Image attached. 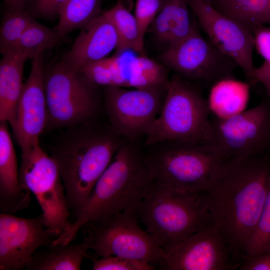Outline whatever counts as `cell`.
<instances>
[{"label":"cell","instance_id":"obj_22","mask_svg":"<svg viewBox=\"0 0 270 270\" xmlns=\"http://www.w3.org/2000/svg\"><path fill=\"white\" fill-rule=\"evenodd\" d=\"M250 84L234 78L221 80L210 88L208 99L210 112L226 118L244 110L249 98Z\"/></svg>","mask_w":270,"mask_h":270},{"label":"cell","instance_id":"obj_2","mask_svg":"<svg viewBox=\"0 0 270 270\" xmlns=\"http://www.w3.org/2000/svg\"><path fill=\"white\" fill-rule=\"evenodd\" d=\"M127 140L98 118L64 128L50 148L64 183L67 204L76 218L98 179Z\"/></svg>","mask_w":270,"mask_h":270},{"label":"cell","instance_id":"obj_14","mask_svg":"<svg viewBox=\"0 0 270 270\" xmlns=\"http://www.w3.org/2000/svg\"><path fill=\"white\" fill-rule=\"evenodd\" d=\"M56 238L45 226L42 214L31 218L0 214V270H22L34 253Z\"/></svg>","mask_w":270,"mask_h":270},{"label":"cell","instance_id":"obj_23","mask_svg":"<svg viewBox=\"0 0 270 270\" xmlns=\"http://www.w3.org/2000/svg\"><path fill=\"white\" fill-rule=\"evenodd\" d=\"M212 4L252 32L258 26L270 24V0H217Z\"/></svg>","mask_w":270,"mask_h":270},{"label":"cell","instance_id":"obj_39","mask_svg":"<svg viewBox=\"0 0 270 270\" xmlns=\"http://www.w3.org/2000/svg\"><path fill=\"white\" fill-rule=\"evenodd\" d=\"M268 96H269V97L270 98V94H268Z\"/></svg>","mask_w":270,"mask_h":270},{"label":"cell","instance_id":"obj_34","mask_svg":"<svg viewBox=\"0 0 270 270\" xmlns=\"http://www.w3.org/2000/svg\"><path fill=\"white\" fill-rule=\"evenodd\" d=\"M254 40V48L264 61L270 62V28L264 25L258 26L252 30Z\"/></svg>","mask_w":270,"mask_h":270},{"label":"cell","instance_id":"obj_15","mask_svg":"<svg viewBox=\"0 0 270 270\" xmlns=\"http://www.w3.org/2000/svg\"><path fill=\"white\" fill-rule=\"evenodd\" d=\"M236 266L222 238L210 226L192 234L167 253L158 268L165 270H226Z\"/></svg>","mask_w":270,"mask_h":270},{"label":"cell","instance_id":"obj_13","mask_svg":"<svg viewBox=\"0 0 270 270\" xmlns=\"http://www.w3.org/2000/svg\"><path fill=\"white\" fill-rule=\"evenodd\" d=\"M189 8L208 38L238 64L251 86L256 83L254 72L252 32L242 24L218 11L206 0H186Z\"/></svg>","mask_w":270,"mask_h":270},{"label":"cell","instance_id":"obj_27","mask_svg":"<svg viewBox=\"0 0 270 270\" xmlns=\"http://www.w3.org/2000/svg\"><path fill=\"white\" fill-rule=\"evenodd\" d=\"M62 40L56 28H50L34 20L26 30L13 49L26 59L54 48Z\"/></svg>","mask_w":270,"mask_h":270},{"label":"cell","instance_id":"obj_38","mask_svg":"<svg viewBox=\"0 0 270 270\" xmlns=\"http://www.w3.org/2000/svg\"></svg>","mask_w":270,"mask_h":270},{"label":"cell","instance_id":"obj_5","mask_svg":"<svg viewBox=\"0 0 270 270\" xmlns=\"http://www.w3.org/2000/svg\"><path fill=\"white\" fill-rule=\"evenodd\" d=\"M145 146L152 182L184 192H204L225 160L206 144L163 141Z\"/></svg>","mask_w":270,"mask_h":270},{"label":"cell","instance_id":"obj_35","mask_svg":"<svg viewBox=\"0 0 270 270\" xmlns=\"http://www.w3.org/2000/svg\"><path fill=\"white\" fill-rule=\"evenodd\" d=\"M242 270H270V252L244 257L240 264Z\"/></svg>","mask_w":270,"mask_h":270},{"label":"cell","instance_id":"obj_8","mask_svg":"<svg viewBox=\"0 0 270 270\" xmlns=\"http://www.w3.org/2000/svg\"><path fill=\"white\" fill-rule=\"evenodd\" d=\"M136 207L88 222L80 228L83 241L94 258L116 256L148 263L158 268L166 254L139 225Z\"/></svg>","mask_w":270,"mask_h":270},{"label":"cell","instance_id":"obj_30","mask_svg":"<svg viewBox=\"0 0 270 270\" xmlns=\"http://www.w3.org/2000/svg\"><path fill=\"white\" fill-rule=\"evenodd\" d=\"M267 252H270V175L266 201L256 225L244 246L242 258Z\"/></svg>","mask_w":270,"mask_h":270},{"label":"cell","instance_id":"obj_6","mask_svg":"<svg viewBox=\"0 0 270 270\" xmlns=\"http://www.w3.org/2000/svg\"><path fill=\"white\" fill-rule=\"evenodd\" d=\"M44 85L46 130L67 128L98 118L104 106L102 87L62 58L44 66Z\"/></svg>","mask_w":270,"mask_h":270},{"label":"cell","instance_id":"obj_4","mask_svg":"<svg viewBox=\"0 0 270 270\" xmlns=\"http://www.w3.org/2000/svg\"><path fill=\"white\" fill-rule=\"evenodd\" d=\"M139 220L166 254L196 232L211 226L204 192L152 185L136 206Z\"/></svg>","mask_w":270,"mask_h":270},{"label":"cell","instance_id":"obj_3","mask_svg":"<svg viewBox=\"0 0 270 270\" xmlns=\"http://www.w3.org/2000/svg\"><path fill=\"white\" fill-rule=\"evenodd\" d=\"M152 185L144 150L138 142L127 140L98 179L74 222L53 244H66L76 238L78 230L88 222L136 207Z\"/></svg>","mask_w":270,"mask_h":270},{"label":"cell","instance_id":"obj_10","mask_svg":"<svg viewBox=\"0 0 270 270\" xmlns=\"http://www.w3.org/2000/svg\"><path fill=\"white\" fill-rule=\"evenodd\" d=\"M208 144L225 160L245 158L270 150V98L226 118H211Z\"/></svg>","mask_w":270,"mask_h":270},{"label":"cell","instance_id":"obj_11","mask_svg":"<svg viewBox=\"0 0 270 270\" xmlns=\"http://www.w3.org/2000/svg\"><path fill=\"white\" fill-rule=\"evenodd\" d=\"M162 63L174 74L200 86L212 87L218 82L234 78L239 68L196 28L188 36L168 47L159 56Z\"/></svg>","mask_w":270,"mask_h":270},{"label":"cell","instance_id":"obj_20","mask_svg":"<svg viewBox=\"0 0 270 270\" xmlns=\"http://www.w3.org/2000/svg\"><path fill=\"white\" fill-rule=\"evenodd\" d=\"M186 0H166L152 26L154 36L167 48L184 39L196 28L190 16Z\"/></svg>","mask_w":270,"mask_h":270},{"label":"cell","instance_id":"obj_33","mask_svg":"<svg viewBox=\"0 0 270 270\" xmlns=\"http://www.w3.org/2000/svg\"><path fill=\"white\" fill-rule=\"evenodd\" d=\"M68 0H29L24 10L34 18L54 20Z\"/></svg>","mask_w":270,"mask_h":270},{"label":"cell","instance_id":"obj_37","mask_svg":"<svg viewBox=\"0 0 270 270\" xmlns=\"http://www.w3.org/2000/svg\"><path fill=\"white\" fill-rule=\"evenodd\" d=\"M206 0L209 2L211 4H212L213 2L216 1L217 0Z\"/></svg>","mask_w":270,"mask_h":270},{"label":"cell","instance_id":"obj_9","mask_svg":"<svg viewBox=\"0 0 270 270\" xmlns=\"http://www.w3.org/2000/svg\"><path fill=\"white\" fill-rule=\"evenodd\" d=\"M18 170L22 187L32 192L42 210L45 226L55 238L70 226L71 214L65 189L54 160L39 143L22 148Z\"/></svg>","mask_w":270,"mask_h":270},{"label":"cell","instance_id":"obj_31","mask_svg":"<svg viewBox=\"0 0 270 270\" xmlns=\"http://www.w3.org/2000/svg\"><path fill=\"white\" fill-rule=\"evenodd\" d=\"M166 0H136L134 16L139 31L140 48L144 53V36L163 8Z\"/></svg>","mask_w":270,"mask_h":270},{"label":"cell","instance_id":"obj_36","mask_svg":"<svg viewBox=\"0 0 270 270\" xmlns=\"http://www.w3.org/2000/svg\"><path fill=\"white\" fill-rule=\"evenodd\" d=\"M6 7L18 10H24L25 6L29 0H4Z\"/></svg>","mask_w":270,"mask_h":270},{"label":"cell","instance_id":"obj_7","mask_svg":"<svg viewBox=\"0 0 270 270\" xmlns=\"http://www.w3.org/2000/svg\"><path fill=\"white\" fill-rule=\"evenodd\" d=\"M210 114L200 86L174 74L161 112L145 136L144 146L163 141L207 144L210 134Z\"/></svg>","mask_w":270,"mask_h":270},{"label":"cell","instance_id":"obj_32","mask_svg":"<svg viewBox=\"0 0 270 270\" xmlns=\"http://www.w3.org/2000/svg\"><path fill=\"white\" fill-rule=\"evenodd\" d=\"M92 260L93 270H153L156 268L148 263L120 256H108Z\"/></svg>","mask_w":270,"mask_h":270},{"label":"cell","instance_id":"obj_18","mask_svg":"<svg viewBox=\"0 0 270 270\" xmlns=\"http://www.w3.org/2000/svg\"><path fill=\"white\" fill-rule=\"evenodd\" d=\"M7 122H0V209L13 214L30 204V192L21 186L14 148Z\"/></svg>","mask_w":270,"mask_h":270},{"label":"cell","instance_id":"obj_16","mask_svg":"<svg viewBox=\"0 0 270 270\" xmlns=\"http://www.w3.org/2000/svg\"><path fill=\"white\" fill-rule=\"evenodd\" d=\"M43 54L32 59L30 72L18 103L15 120L11 126L21 148L39 143L40 136L47 126Z\"/></svg>","mask_w":270,"mask_h":270},{"label":"cell","instance_id":"obj_19","mask_svg":"<svg viewBox=\"0 0 270 270\" xmlns=\"http://www.w3.org/2000/svg\"><path fill=\"white\" fill-rule=\"evenodd\" d=\"M0 61V122L15 120L18 103L24 83V64L27 60L13 52L2 54Z\"/></svg>","mask_w":270,"mask_h":270},{"label":"cell","instance_id":"obj_29","mask_svg":"<svg viewBox=\"0 0 270 270\" xmlns=\"http://www.w3.org/2000/svg\"><path fill=\"white\" fill-rule=\"evenodd\" d=\"M36 20L24 10L6 7L0 28L1 54L12 50L24 32Z\"/></svg>","mask_w":270,"mask_h":270},{"label":"cell","instance_id":"obj_24","mask_svg":"<svg viewBox=\"0 0 270 270\" xmlns=\"http://www.w3.org/2000/svg\"><path fill=\"white\" fill-rule=\"evenodd\" d=\"M123 53H115L111 56L88 64L79 70L100 86L128 88L130 58H125Z\"/></svg>","mask_w":270,"mask_h":270},{"label":"cell","instance_id":"obj_26","mask_svg":"<svg viewBox=\"0 0 270 270\" xmlns=\"http://www.w3.org/2000/svg\"><path fill=\"white\" fill-rule=\"evenodd\" d=\"M128 88H167L170 80L167 68L145 55L130 57L128 64Z\"/></svg>","mask_w":270,"mask_h":270},{"label":"cell","instance_id":"obj_17","mask_svg":"<svg viewBox=\"0 0 270 270\" xmlns=\"http://www.w3.org/2000/svg\"><path fill=\"white\" fill-rule=\"evenodd\" d=\"M80 30L71 50L62 58L78 70L106 58L118 44L117 33L107 10Z\"/></svg>","mask_w":270,"mask_h":270},{"label":"cell","instance_id":"obj_12","mask_svg":"<svg viewBox=\"0 0 270 270\" xmlns=\"http://www.w3.org/2000/svg\"><path fill=\"white\" fill-rule=\"evenodd\" d=\"M109 124L127 140L146 136L160 115L167 88H134L102 86Z\"/></svg>","mask_w":270,"mask_h":270},{"label":"cell","instance_id":"obj_1","mask_svg":"<svg viewBox=\"0 0 270 270\" xmlns=\"http://www.w3.org/2000/svg\"><path fill=\"white\" fill-rule=\"evenodd\" d=\"M270 175V158L266 153L226 159L203 192L211 226L222 238L237 265L264 206Z\"/></svg>","mask_w":270,"mask_h":270},{"label":"cell","instance_id":"obj_40","mask_svg":"<svg viewBox=\"0 0 270 270\" xmlns=\"http://www.w3.org/2000/svg\"><path fill=\"white\" fill-rule=\"evenodd\" d=\"M269 151H270V150H269Z\"/></svg>","mask_w":270,"mask_h":270},{"label":"cell","instance_id":"obj_28","mask_svg":"<svg viewBox=\"0 0 270 270\" xmlns=\"http://www.w3.org/2000/svg\"><path fill=\"white\" fill-rule=\"evenodd\" d=\"M107 12L118 37L115 53L133 50L139 55H144L140 48L139 31L134 14L128 10L121 0H118Z\"/></svg>","mask_w":270,"mask_h":270},{"label":"cell","instance_id":"obj_21","mask_svg":"<svg viewBox=\"0 0 270 270\" xmlns=\"http://www.w3.org/2000/svg\"><path fill=\"white\" fill-rule=\"evenodd\" d=\"M84 242L52 244L37 250L26 268L27 270H79L84 259L92 258Z\"/></svg>","mask_w":270,"mask_h":270},{"label":"cell","instance_id":"obj_25","mask_svg":"<svg viewBox=\"0 0 270 270\" xmlns=\"http://www.w3.org/2000/svg\"><path fill=\"white\" fill-rule=\"evenodd\" d=\"M103 0H68L60 10L54 28L62 39L70 32L82 29L102 14Z\"/></svg>","mask_w":270,"mask_h":270}]
</instances>
